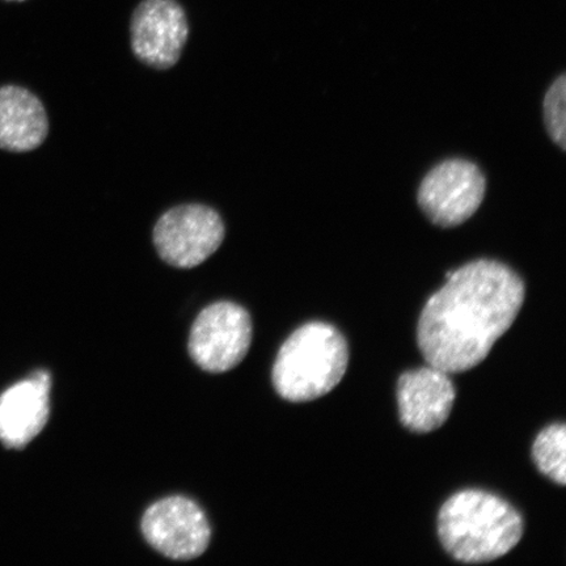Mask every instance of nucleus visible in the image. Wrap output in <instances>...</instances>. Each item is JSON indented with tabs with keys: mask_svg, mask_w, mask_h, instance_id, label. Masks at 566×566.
<instances>
[{
	"mask_svg": "<svg viewBox=\"0 0 566 566\" xmlns=\"http://www.w3.org/2000/svg\"><path fill=\"white\" fill-rule=\"evenodd\" d=\"M525 292L520 275L499 261H472L449 273L417 327L424 360L449 374L483 363L518 316Z\"/></svg>",
	"mask_w": 566,
	"mask_h": 566,
	"instance_id": "f257e3e1",
	"label": "nucleus"
},
{
	"mask_svg": "<svg viewBox=\"0 0 566 566\" xmlns=\"http://www.w3.org/2000/svg\"><path fill=\"white\" fill-rule=\"evenodd\" d=\"M438 535L455 560L491 563L507 555L521 542L523 520L497 495L463 491L444 502L438 515Z\"/></svg>",
	"mask_w": 566,
	"mask_h": 566,
	"instance_id": "f03ea898",
	"label": "nucleus"
},
{
	"mask_svg": "<svg viewBox=\"0 0 566 566\" xmlns=\"http://www.w3.org/2000/svg\"><path fill=\"white\" fill-rule=\"evenodd\" d=\"M348 364V343L342 332L327 323H308L281 346L273 366V385L287 401L315 400L342 381Z\"/></svg>",
	"mask_w": 566,
	"mask_h": 566,
	"instance_id": "7ed1b4c3",
	"label": "nucleus"
},
{
	"mask_svg": "<svg viewBox=\"0 0 566 566\" xmlns=\"http://www.w3.org/2000/svg\"><path fill=\"white\" fill-rule=\"evenodd\" d=\"M252 321L237 303L218 302L197 316L189 336V354L202 370L221 374L237 367L252 343Z\"/></svg>",
	"mask_w": 566,
	"mask_h": 566,
	"instance_id": "20e7f679",
	"label": "nucleus"
},
{
	"mask_svg": "<svg viewBox=\"0 0 566 566\" xmlns=\"http://www.w3.org/2000/svg\"><path fill=\"white\" fill-rule=\"evenodd\" d=\"M224 239L221 216L205 205L190 203L168 210L154 229V244L167 264L196 268L217 252Z\"/></svg>",
	"mask_w": 566,
	"mask_h": 566,
	"instance_id": "39448f33",
	"label": "nucleus"
},
{
	"mask_svg": "<svg viewBox=\"0 0 566 566\" xmlns=\"http://www.w3.org/2000/svg\"><path fill=\"white\" fill-rule=\"evenodd\" d=\"M485 177L469 160H446L424 176L419 203L440 228H455L475 214L485 196Z\"/></svg>",
	"mask_w": 566,
	"mask_h": 566,
	"instance_id": "423d86ee",
	"label": "nucleus"
},
{
	"mask_svg": "<svg viewBox=\"0 0 566 566\" xmlns=\"http://www.w3.org/2000/svg\"><path fill=\"white\" fill-rule=\"evenodd\" d=\"M142 533L154 549L177 562L200 557L211 539L207 515L193 501L179 495L148 507Z\"/></svg>",
	"mask_w": 566,
	"mask_h": 566,
	"instance_id": "0eeeda50",
	"label": "nucleus"
},
{
	"mask_svg": "<svg viewBox=\"0 0 566 566\" xmlns=\"http://www.w3.org/2000/svg\"><path fill=\"white\" fill-rule=\"evenodd\" d=\"M133 53L140 62L158 70L179 62L189 38L187 13L176 0H144L130 23Z\"/></svg>",
	"mask_w": 566,
	"mask_h": 566,
	"instance_id": "6e6552de",
	"label": "nucleus"
},
{
	"mask_svg": "<svg viewBox=\"0 0 566 566\" xmlns=\"http://www.w3.org/2000/svg\"><path fill=\"white\" fill-rule=\"evenodd\" d=\"M455 396L449 373L430 365L407 371L398 384L400 421L419 434L440 429L449 419Z\"/></svg>",
	"mask_w": 566,
	"mask_h": 566,
	"instance_id": "1a4fd4ad",
	"label": "nucleus"
},
{
	"mask_svg": "<svg viewBox=\"0 0 566 566\" xmlns=\"http://www.w3.org/2000/svg\"><path fill=\"white\" fill-rule=\"evenodd\" d=\"M52 377L39 370L0 395V442L7 449H24L51 416Z\"/></svg>",
	"mask_w": 566,
	"mask_h": 566,
	"instance_id": "9d476101",
	"label": "nucleus"
},
{
	"mask_svg": "<svg viewBox=\"0 0 566 566\" xmlns=\"http://www.w3.org/2000/svg\"><path fill=\"white\" fill-rule=\"evenodd\" d=\"M48 134V113L38 96L13 84L0 87V150L33 151Z\"/></svg>",
	"mask_w": 566,
	"mask_h": 566,
	"instance_id": "9b49d317",
	"label": "nucleus"
},
{
	"mask_svg": "<svg viewBox=\"0 0 566 566\" xmlns=\"http://www.w3.org/2000/svg\"><path fill=\"white\" fill-rule=\"evenodd\" d=\"M537 469L554 483L566 484V428L564 423L551 424L541 431L533 446Z\"/></svg>",
	"mask_w": 566,
	"mask_h": 566,
	"instance_id": "f8f14e48",
	"label": "nucleus"
},
{
	"mask_svg": "<svg viewBox=\"0 0 566 566\" xmlns=\"http://www.w3.org/2000/svg\"><path fill=\"white\" fill-rule=\"evenodd\" d=\"M544 123L552 140L565 150L566 146V81L565 75L552 84L544 97Z\"/></svg>",
	"mask_w": 566,
	"mask_h": 566,
	"instance_id": "ddd939ff",
	"label": "nucleus"
},
{
	"mask_svg": "<svg viewBox=\"0 0 566 566\" xmlns=\"http://www.w3.org/2000/svg\"><path fill=\"white\" fill-rule=\"evenodd\" d=\"M6 2H24V0H6Z\"/></svg>",
	"mask_w": 566,
	"mask_h": 566,
	"instance_id": "4468645a",
	"label": "nucleus"
}]
</instances>
